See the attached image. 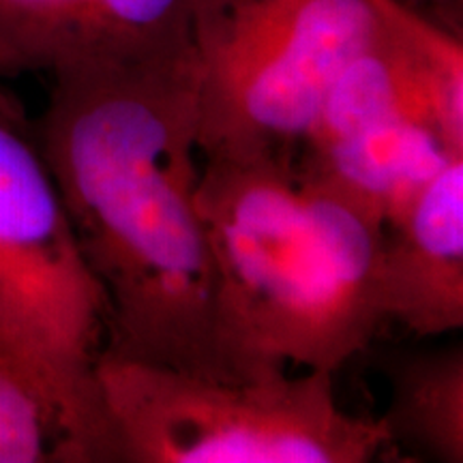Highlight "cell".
I'll list each match as a JSON object with an SVG mask.
<instances>
[{"mask_svg":"<svg viewBox=\"0 0 463 463\" xmlns=\"http://www.w3.org/2000/svg\"><path fill=\"white\" fill-rule=\"evenodd\" d=\"M33 123L80 251L108 300V354L223 380L215 269L195 204L189 34L52 71Z\"/></svg>","mask_w":463,"mask_h":463,"instance_id":"1","label":"cell"},{"mask_svg":"<svg viewBox=\"0 0 463 463\" xmlns=\"http://www.w3.org/2000/svg\"><path fill=\"white\" fill-rule=\"evenodd\" d=\"M195 204L215 269L223 380L292 367L337 373L384 324L380 236L281 157H206Z\"/></svg>","mask_w":463,"mask_h":463,"instance_id":"2","label":"cell"},{"mask_svg":"<svg viewBox=\"0 0 463 463\" xmlns=\"http://www.w3.org/2000/svg\"><path fill=\"white\" fill-rule=\"evenodd\" d=\"M0 344L58 422L65 463H116L97 382L108 300L80 251L33 125L0 97Z\"/></svg>","mask_w":463,"mask_h":463,"instance_id":"3","label":"cell"},{"mask_svg":"<svg viewBox=\"0 0 463 463\" xmlns=\"http://www.w3.org/2000/svg\"><path fill=\"white\" fill-rule=\"evenodd\" d=\"M335 375L215 380L108 352L97 363L116 463L375 461L392 449L386 425L345 412Z\"/></svg>","mask_w":463,"mask_h":463,"instance_id":"4","label":"cell"},{"mask_svg":"<svg viewBox=\"0 0 463 463\" xmlns=\"http://www.w3.org/2000/svg\"><path fill=\"white\" fill-rule=\"evenodd\" d=\"M378 26L373 0H187L200 153L292 159Z\"/></svg>","mask_w":463,"mask_h":463,"instance_id":"5","label":"cell"},{"mask_svg":"<svg viewBox=\"0 0 463 463\" xmlns=\"http://www.w3.org/2000/svg\"><path fill=\"white\" fill-rule=\"evenodd\" d=\"M382 320L416 337L463 326V157L450 159L405 215L382 232L375 260Z\"/></svg>","mask_w":463,"mask_h":463,"instance_id":"6","label":"cell"},{"mask_svg":"<svg viewBox=\"0 0 463 463\" xmlns=\"http://www.w3.org/2000/svg\"><path fill=\"white\" fill-rule=\"evenodd\" d=\"M187 34V0H0V78L52 73Z\"/></svg>","mask_w":463,"mask_h":463,"instance_id":"7","label":"cell"},{"mask_svg":"<svg viewBox=\"0 0 463 463\" xmlns=\"http://www.w3.org/2000/svg\"><path fill=\"white\" fill-rule=\"evenodd\" d=\"M450 159L455 155L431 125L392 120L347 133L322 146L300 148L292 164L307 181L384 232L412 208Z\"/></svg>","mask_w":463,"mask_h":463,"instance_id":"8","label":"cell"},{"mask_svg":"<svg viewBox=\"0 0 463 463\" xmlns=\"http://www.w3.org/2000/svg\"><path fill=\"white\" fill-rule=\"evenodd\" d=\"M392 120H419L439 133L430 84L403 45L380 20L372 42L347 62L335 80L314 127L298 150L322 146L347 133Z\"/></svg>","mask_w":463,"mask_h":463,"instance_id":"9","label":"cell"},{"mask_svg":"<svg viewBox=\"0 0 463 463\" xmlns=\"http://www.w3.org/2000/svg\"><path fill=\"white\" fill-rule=\"evenodd\" d=\"M391 402L382 422L392 449L416 459L463 461V347L386 350L378 358Z\"/></svg>","mask_w":463,"mask_h":463,"instance_id":"10","label":"cell"},{"mask_svg":"<svg viewBox=\"0 0 463 463\" xmlns=\"http://www.w3.org/2000/svg\"><path fill=\"white\" fill-rule=\"evenodd\" d=\"M378 15L430 84L442 140L463 155V33L402 0H373Z\"/></svg>","mask_w":463,"mask_h":463,"instance_id":"11","label":"cell"},{"mask_svg":"<svg viewBox=\"0 0 463 463\" xmlns=\"http://www.w3.org/2000/svg\"><path fill=\"white\" fill-rule=\"evenodd\" d=\"M65 463L58 422L33 380L0 344V463Z\"/></svg>","mask_w":463,"mask_h":463,"instance_id":"12","label":"cell"},{"mask_svg":"<svg viewBox=\"0 0 463 463\" xmlns=\"http://www.w3.org/2000/svg\"><path fill=\"white\" fill-rule=\"evenodd\" d=\"M402 3L422 11L439 24L463 33V0H402Z\"/></svg>","mask_w":463,"mask_h":463,"instance_id":"13","label":"cell"}]
</instances>
